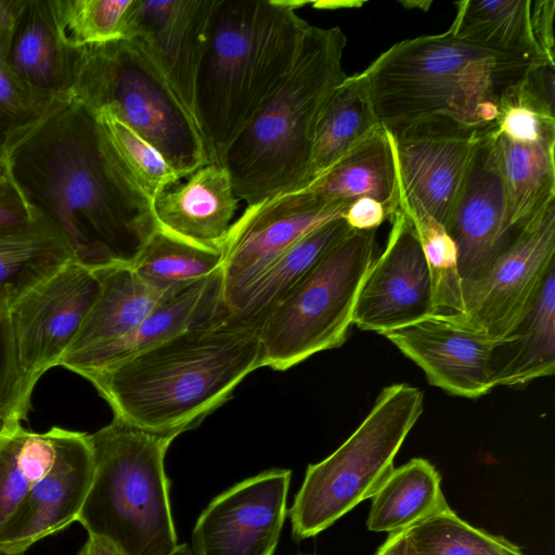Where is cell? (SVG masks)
Returning <instances> with one entry per match:
<instances>
[{"mask_svg":"<svg viewBox=\"0 0 555 555\" xmlns=\"http://www.w3.org/2000/svg\"><path fill=\"white\" fill-rule=\"evenodd\" d=\"M73 95L131 128L183 179L210 164L201 129L146 56L130 40L81 48Z\"/></svg>","mask_w":555,"mask_h":555,"instance_id":"obj_7","label":"cell"},{"mask_svg":"<svg viewBox=\"0 0 555 555\" xmlns=\"http://www.w3.org/2000/svg\"><path fill=\"white\" fill-rule=\"evenodd\" d=\"M404 532L413 555H526L504 537L469 525L451 508Z\"/></svg>","mask_w":555,"mask_h":555,"instance_id":"obj_34","label":"cell"},{"mask_svg":"<svg viewBox=\"0 0 555 555\" xmlns=\"http://www.w3.org/2000/svg\"><path fill=\"white\" fill-rule=\"evenodd\" d=\"M222 251L204 248L157 230L131 267L143 278L183 286L221 271Z\"/></svg>","mask_w":555,"mask_h":555,"instance_id":"obj_35","label":"cell"},{"mask_svg":"<svg viewBox=\"0 0 555 555\" xmlns=\"http://www.w3.org/2000/svg\"><path fill=\"white\" fill-rule=\"evenodd\" d=\"M292 472L272 468L235 483L199 515L194 555H273L287 515Z\"/></svg>","mask_w":555,"mask_h":555,"instance_id":"obj_15","label":"cell"},{"mask_svg":"<svg viewBox=\"0 0 555 555\" xmlns=\"http://www.w3.org/2000/svg\"><path fill=\"white\" fill-rule=\"evenodd\" d=\"M376 231H352L258 319L261 367L286 371L340 347L357 297L375 260Z\"/></svg>","mask_w":555,"mask_h":555,"instance_id":"obj_9","label":"cell"},{"mask_svg":"<svg viewBox=\"0 0 555 555\" xmlns=\"http://www.w3.org/2000/svg\"><path fill=\"white\" fill-rule=\"evenodd\" d=\"M375 555H413L405 532L388 534L386 541L378 547Z\"/></svg>","mask_w":555,"mask_h":555,"instance_id":"obj_45","label":"cell"},{"mask_svg":"<svg viewBox=\"0 0 555 555\" xmlns=\"http://www.w3.org/2000/svg\"><path fill=\"white\" fill-rule=\"evenodd\" d=\"M486 130L431 118L388 131L400 184V209L425 214L447 228L476 141Z\"/></svg>","mask_w":555,"mask_h":555,"instance_id":"obj_13","label":"cell"},{"mask_svg":"<svg viewBox=\"0 0 555 555\" xmlns=\"http://www.w3.org/2000/svg\"><path fill=\"white\" fill-rule=\"evenodd\" d=\"M3 170L92 270L131 266L158 230L152 198L75 96L12 147Z\"/></svg>","mask_w":555,"mask_h":555,"instance_id":"obj_1","label":"cell"},{"mask_svg":"<svg viewBox=\"0 0 555 555\" xmlns=\"http://www.w3.org/2000/svg\"><path fill=\"white\" fill-rule=\"evenodd\" d=\"M455 5L457 12L448 29L454 36L499 52L552 64L533 36L531 0H466Z\"/></svg>","mask_w":555,"mask_h":555,"instance_id":"obj_30","label":"cell"},{"mask_svg":"<svg viewBox=\"0 0 555 555\" xmlns=\"http://www.w3.org/2000/svg\"><path fill=\"white\" fill-rule=\"evenodd\" d=\"M315 8H320V9H336L337 7L338 8H345V7H359L361 4H363L362 2H325V1H322V2H315L313 3Z\"/></svg>","mask_w":555,"mask_h":555,"instance_id":"obj_47","label":"cell"},{"mask_svg":"<svg viewBox=\"0 0 555 555\" xmlns=\"http://www.w3.org/2000/svg\"><path fill=\"white\" fill-rule=\"evenodd\" d=\"M352 231L344 218H337L306 234L257 278L241 298L235 312L257 322L269 307Z\"/></svg>","mask_w":555,"mask_h":555,"instance_id":"obj_31","label":"cell"},{"mask_svg":"<svg viewBox=\"0 0 555 555\" xmlns=\"http://www.w3.org/2000/svg\"><path fill=\"white\" fill-rule=\"evenodd\" d=\"M100 292L94 270L72 260L9 309L27 413L35 385L48 370L60 365Z\"/></svg>","mask_w":555,"mask_h":555,"instance_id":"obj_10","label":"cell"},{"mask_svg":"<svg viewBox=\"0 0 555 555\" xmlns=\"http://www.w3.org/2000/svg\"><path fill=\"white\" fill-rule=\"evenodd\" d=\"M542 64L447 30L399 41L362 73L387 131L431 118L485 130L496 125L504 96Z\"/></svg>","mask_w":555,"mask_h":555,"instance_id":"obj_4","label":"cell"},{"mask_svg":"<svg viewBox=\"0 0 555 555\" xmlns=\"http://www.w3.org/2000/svg\"><path fill=\"white\" fill-rule=\"evenodd\" d=\"M371 499L366 527L388 534L405 531L450 508L438 470L422 457L393 468Z\"/></svg>","mask_w":555,"mask_h":555,"instance_id":"obj_28","label":"cell"},{"mask_svg":"<svg viewBox=\"0 0 555 555\" xmlns=\"http://www.w3.org/2000/svg\"><path fill=\"white\" fill-rule=\"evenodd\" d=\"M495 149L504 186L505 227L517 235L555 201V139L517 142L499 134Z\"/></svg>","mask_w":555,"mask_h":555,"instance_id":"obj_25","label":"cell"},{"mask_svg":"<svg viewBox=\"0 0 555 555\" xmlns=\"http://www.w3.org/2000/svg\"><path fill=\"white\" fill-rule=\"evenodd\" d=\"M405 214L414 224L427 261L437 311L463 313V286L455 243L446 228L431 217Z\"/></svg>","mask_w":555,"mask_h":555,"instance_id":"obj_37","label":"cell"},{"mask_svg":"<svg viewBox=\"0 0 555 555\" xmlns=\"http://www.w3.org/2000/svg\"><path fill=\"white\" fill-rule=\"evenodd\" d=\"M10 25L0 30V166L2 168L12 147L74 96L38 89L24 81L8 66L5 48Z\"/></svg>","mask_w":555,"mask_h":555,"instance_id":"obj_33","label":"cell"},{"mask_svg":"<svg viewBox=\"0 0 555 555\" xmlns=\"http://www.w3.org/2000/svg\"><path fill=\"white\" fill-rule=\"evenodd\" d=\"M215 3L133 0L126 24L124 40L146 54L195 120V86Z\"/></svg>","mask_w":555,"mask_h":555,"instance_id":"obj_17","label":"cell"},{"mask_svg":"<svg viewBox=\"0 0 555 555\" xmlns=\"http://www.w3.org/2000/svg\"><path fill=\"white\" fill-rule=\"evenodd\" d=\"M93 476L89 435L60 428L55 459L0 529V554L23 555L74 521Z\"/></svg>","mask_w":555,"mask_h":555,"instance_id":"obj_18","label":"cell"},{"mask_svg":"<svg viewBox=\"0 0 555 555\" xmlns=\"http://www.w3.org/2000/svg\"><path fill=\"white\" fill-rule=\"evenodd\" d=\"M238 201L225 167L212 163L165 186L153 198V212L158 230L221 250Z\"/></svg>","mask_w":555,"mask_h":555,"instance_id":"obj_20","label":"cell"},{"mask_svg":"<svg viewBox=\"0 0 555 555\" xmlns=\"http://www.w3.org/2000/svg\"><path fill=\"white\" fill-rule=\"evenodd\" d=\"M261 367L258 326L227 305L165 341L88 376L138 428L178 436L196 427Z\"/></svg>","mask_w":555,"mask_h":555,"instance_id":"obj_2","label":"cell"},{"mask_svg":"<svg viewBox=\"0 0 555 555\" xmlns=\"http://www.w3.org/2000/svg\"><path fill=\"white\" fill-rule=\"evenodd\" d=\"M391 222L386 247L363 280L352 315V325L380 335L438 312L413 222L401 209Z\"/></svg>","mask_w":555,"mask_h":555,"instance_id":"obj_14","label":"cell"},{"mask_svg":"<svg viewBox=\"0 0 555 555\" xmlns=\"http://www.w3.org/2000/svg\"><path fill=\"white\" fill-rule=\"evenodd\" d=\"M78 555H125L124 552L106 538L89 534Z\"/></svg>","mask_w":555,"mask_h":555,"instance_id":"obj_44","label":"cell"},{"mask_svg":"<svg viewBox=\"0 0 555 555\" xmlns=\"http://www.w3.org/2000/svg\"><path fill=\"white\" fill-rule=\"evenodd\" d=\"M351 202L324 201L300 190L247 205L222 244V296L235 309L257 278L286 249L323 223L343 218Z\"/></svg>","mask_w":555,"mask_h":555,"instance_id":"obj_11","label":"cell"},{"mask_svg":"<svg viewBox=\"0 0 555 555\" xmlns=\"http://www.w3.org/2000/svg\"><path fill=\"white\" fill-rule=\"evenodd\" d=\"M554 0H531V26L534 39L547 61L555 64Z\"/></svg>","mask_w":555,"mask_h":555,"instance_id":"obj_42","label":"cell"},{"mask_svg":"<svg viewBox=\"0 0 555 555\" xmlns=\"http://www.w3.org/2000/svg\"><path fill=\"white\" fill-rule=\"evenodd\" d=\"M306 1L216 0L195 86L210 164L251 124L291 73L309 24Z\"/></svg>","mask_w":555,"mask_h":555,"instance_id":"obj_3","label":"cell"},{"mask_svg":"<svg viewBox=\"0 0 555 555\" xmlns=\"http://www.w3.org/2000/svg\"><path fill=\"white\" fill-rule=\"evenodd\" d=\"M75 260L66 241L48 221L0 230V310Z\"/></svg>","mask_w":555,"mask_h":555,"instance_id":"obj_26","label":"cell"},{"mask_svg":"<svg viewBox=\"0 0 555 555\" xmlns=\"http://www.w3.org/2000/svg\"><path fill=\"white\" fill-rule=\"evenodd\" d=\"M177 434L114 416L89 435L93 476L77 521L125 555H169L177 546L165 455Z\"/></svg>","mask_w":555,"mask_h":555,"instance_id":"obj_6","label":"cell"},{"mask_svg":"<svg viewBox=\"0 0 555 555\" xmlns=\"http://www.w3.org/2000/svg\"><path fill=\"white\" fill-rule=\"evenodd\" d=\"M17 3L18 0H0V30L11 24Z\"/></svg>","mask_w":555,"mask_h":555,"instance_id":"obj_46","label":"cell"},{"mask_svg":"<svg viewBox=\"0 0 555 555\" xmlns=\"http://www.w3.org/2000/svg\"><path fill=\"white\" fill-rule=\"evenodd\" d=\"M94 272L101 284L99 298L60 361L69 371L128 334L168 295L182 287L150 281L127 264L103 267Z\"/></svg>","mask_w":555,"mask_h":555,"instance_id":"obj_21","label":"cell"},{"mask_svg":"<svg viewBox=\"0 0 555 555\" xmlns=\"http://www.w3.org/2000/svg\"><path fill=\"white\" fill-rule=\"evenodd\" d=\"M383 336L422 369L430 385L452 396L477 399L495 388L492 356L502 339L460 313L436 312Z\"/></svg>","mask_w":555,"mask_h":555,"instance_id":"obj_16","label":"cell"},{"mask_svg":"<svg viewBox=\"0 0 555 555\" xmlns=\"http://www.w3.org/2000/svg\"><path fill=\"white\" fill-rule=\"evenodd\" d=\"M404 7L415 5L420 7V9L427 10L431 4L430 1H418V2H401Z\"/></svg>","mask_w":555,"mask_h":555,"instance_id":"obj_49","label":"cell"},{"mask_svg":"<svg viewBox=\"0 0 555 555\" xmlns=\"http://www.w3.org/2000/svg\"><path fill=\"white\" fill-rule=\"evenodd\" d=\"M94 115L116 155L152 201L165 186L182 179L155 147L112 113Z\"/></svg>","mask_w":555,"mask_h":555,"instance_id":"obj_38","label":"cell"},{"mask_svg":"<svg viewBox=\"0 0 555 555\" xmlns=\"http://www.w3.org/2000/svg\"><path fill=\"white\" fill-rule=\"evenodd\" d=\"M133 0H52L57 28L72 48L125 38Z\"/></svg>","mask_w":555,"mask_h":555,"instance_id":"obj_36","label":"cell"},{"mask_svg":"<svg viewBox=\"0 0 555 555\" xmlns=\"http://www.w3.org/2000/svg\"><path fill=\"white\" fill-rule=\"evenodd\" d=\"M555 371V269L516 328L495 347L494 385L515 387L551 376Z\"/></svg>","mask_w":555,"mask_h":555,"instance_id":"obj_27","label":"cell"},{"mask_svg":"<svg viewBox=\"0 0 555 555\" xmlns=\"http://www.w3.org/2000/svg\"><path fill=\"white\" fill-rule=\"evenodd\" d=\"M346 44L339 27L308 26L287 78L224 154L238 199L253 205L310 184L319 117L347 78Z\"/></svg>","mask_w":555,"mask_h":555,"instance_id":"obj_5","label":"cell"},{"mask_svg":"<svg viewBox=\"0 0 555 555\" xmlns=\"http://www.w3.org/2000/svg\"><path fill=\"white\" fill-rule=\"evenodd\" d=\"M423 410L424 396L416 387L393 384L379 392L351 436L331 455L308 466L287 512L294 541L326 530L375 494L395 468V456Z\"/></svg>","mask_w":555,"mask_h":555,"instance_id":"obj_8","label":"cell"},{"mask_svg":"<svg viewBox=\"0 0 555 555\" xmlns=\"http://www.w3.org/2000/svg\"><path fill=\"white\" fill-rule=\"evenodd\" d=\"M36 218L10 177L0 175V230L24 225Z\"/></svg>","mask_w":555,"mask_h":555,"instance_id":"obj_41","label":"cell"},{"mask_svg":"<svg viewBox=\"0 0 555 555\" xmlns=\"http://www.w3.org/2000/svg\"><path fill=\"white\" fill-rule=\"evenodd\" d=\"M302 190L328 202L371 197L391 219L400 210V184L390 133L377 127Z\"/></svg>","mask_w":555,"mask_h":555,"instance_id":"obj_24","label":"cell"},{"mask_svg":"<svg viewBox=\"0 0 555 555\" xmlns=\"http://www.w3.org/2000/svg\"><path fill=\"white\" fill-rule=\"evenodd\" d=\"M4 172L3 168L0 166V175Z\"/></svg>","mask_w":555,"mask_h":555,"instance_id":"obj_50","label":"cell"},{"mask_svg":"<svg viewBox=\"0 0 555 555\" xmlns=\"http://www.w3.org/2000/svg\"><path fill=\"white\" fill-rule=\"evenodd\" d=\"M224 305L221 271L189 283L168 295L128 334L70 371L87 378L113 367L207 319Z\"/></svg>","mask_w":555,"mask_h":555,"instance_id":"obj_23","label":"cell"},{"mask_svg":"<svg viewBox=\"0 0 555 555\" xmlns=\"http://www.w3.org/2000/svg\"><path fill=\"white\" fill-rule=\"evenodd\" d=\"M553 269L555 201L522 228L479 280L463 287L461 317L498 339L507 337L530 311Z\"/></svg>","mask_w":555,"mask_h":555,"instance_id":"obj_12","label":"cell"},{"mask_svg":"<svg viewBox=\"0 0 555 555\" xmlns=\"http://www.w3.org/2000/svg\"><path fill=\"white\" fill-rule=\"evenodd\" d=\"M379 126L365 76L362 72L347 76L333 91L319 117L312 150L311 182Z\"/></svg>","mask_w":555,"mask_h":555,"instance_id":"obj_29","label":"cell"},{"mask_svg":"<svg viewBox=\"0 0 555 555\" xmlns=\"http://www.w3.org/2000/svg\"><path fill=\"white\" fill-rule=\"evenodd\" d=\"M169 555H194L186 544H178V546Z\"/></svg>","mask_w":555,"mask_h":555,"instance_id":"obj_48","label":"cell"},{"mask_svg":"<svg viewBox=\"0 0 555 555\" xmlns=\"http://www.w3.org/2000/svg\"><path fill=\"white\" fill-rule=\"evenodd\" d=\"M61 427L33 433L14 423L0 429V529L50 469Z\"/></svg>","mask_w":555,"mask_h":555,"instance_id":"obj_32","label":"cell"},{"mask_svg":"<svg viewBox=\"0 0 555 555\" xmlns=\"http://www.w3.org/2000/svg\"><path fill=\"white\" fill-rule=\"evenodd\" d=\"M514 87L502 100L496 132L517 142L555 139V118L529 104Z\"/></svg>","mask_w":555,"mask_h":555,"instance_id":"obj_39","label":"cell"},{"mask_svg":"<svg viewBox=\"0 0 555 555\" xmlns=\"http://www.w3.org/2000/svg\"><path fill=\"white\" fill-rule=\"evenodd\" d=\"M81 48L69 47L55 21L52 0H18L5 48L8 66L27 83L73 94Z\"/></svg>","mask_w":555,"mask_h":555,"instance_id":"obj_22","label":"cell"},{"mask_svg":"<svg viewBox=\"0 0 555 555\" xmlns=\"http://www.w3.org/2000/svg\"><path fill=\"white\" fill-rule=\"evenodd\" d=\"M26 415L9 311L0 310V429Z\"/></svg>","mask_w":555,"mask_h":555,"instance_id":"obj_40","label":"cell"},{"mask_svg":"<svg viewBox=\"0 0 555 555\" xmlns=\"http://www.w3.org/2000/svg\"><path fill=\"white\" fill-rule=\"evenodd\" d=\"M495 127L481 132L446 228L455 243L462 286L479 280L515 236L505 227L504 186Z\"/></svg>","mask_w":555,"mask_h":555,"instance_id":"obj_19","label":"cell"},{"mask_svg":"<svg viewBox=\"0 0 555 555\" xmlns=\"http://www.w3.org/2000/svg\"><path fill=\"white\" fill-rule=\"evenodd\" d=\"M343 218L353 231H376L385 220L390 219L385 206L371 197L352 201Z\"/></svg>","mask_w":555,"mask_h":555,"instance_id":"obj_43","label":"cell"}]
</instances>
